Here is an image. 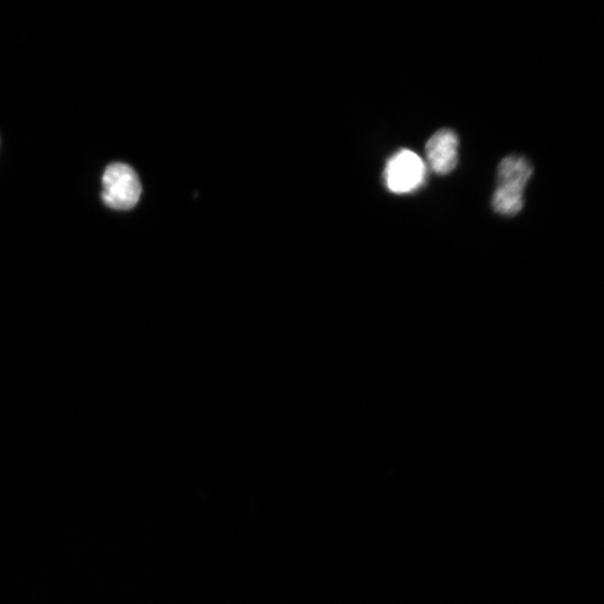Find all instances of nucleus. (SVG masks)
Wrapping results in <instances>:
<instances>
[{"mask_svg": "<svg viewBox=\"0 0 604 604\" xmlns=\"http://www.w3.org/2000/svg\"><path fill=\"white\" fill-rule=\"evenodd\" d=\"M533 176V167L522 156L504 158L497 171V188L493 195V208L504 217H514L524 206V191Z\"/></svg>", "mask_w": 604, "mask_h": 604, "instance_id": "obj_1", "label": "nucleus"}, {"mask_svg": "<svg viewBox=\"0 0 604 604\" xmlns=\"http://www.w3.org/2000/svg\"><path fill=\"white\" fill-rule=\"evenodd\" d=\"M102 200L111 208L128 210L141 200L142 183L135 169L122 162L107 167L102 178Z\"/></svg>", "mask_w": 604, "mask_h": 604, "instance_id": "obj_2", "label": "nucleus"}, {"mask_svg": "<svg viewBox=\"0 0 604 604\" xmlns=\"http://www.w3.org/2000/svg\"><path fill=\"white\" fill-rule=\"evenodd\" d=\"M426 167L415 153L401 149L388 159L384 170V182L395 194H409L420 189L425 181Z\"/></svg>", "mask_w": 604, "mask_h": 604, "instance_id": "obj_3", "label": "nucleus"}, {"mask_svg": "<svg viewBox=\"0 0 604 604\" xmlns=\"http://www.w3.org/2000/svg\"><path fill=\"white\" fill-rule=\"evenodd\" d=\"M459 140L451 129H442L425 146L427 162L439 176H447L458 164Z\"/></svg>", "mask_w": 604, "mask_h": 604, "instance_id": "obj_4", "label": "nucleus"}]
</instances>
